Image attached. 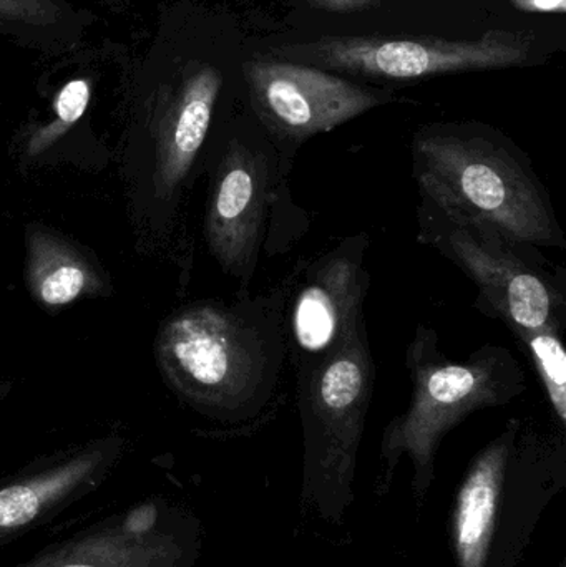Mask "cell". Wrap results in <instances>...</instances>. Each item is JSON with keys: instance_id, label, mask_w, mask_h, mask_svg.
<instances>
[{"instance_id": "obj_1", "label": "cell", "mask_w": 566, "mask_h": 567, "mask_svg": "<svg viewBox=\"0 0 566 567\" xmlns=\"http://www.w3.org/2000/svg\"><path fill=\"white\" fill-rule=\"evenodd\" d=\"M285 293L236 303L198 302L165 320L156 359L193 409L222 422L261 415L288 355Z\"/></svg>"}, {"instance_id": "obj_2", "label": "cell", "mask_w": 566, "mask_h": 567, "mask_svg": "<svg viewBox=\"0 0 566 567\" xmlns=\"http://www.w3.org/2000/svg\"><path fill=\"white\" fill-rule=\"evenodd\" d=\"M412 176L422 202L535 248L565 249L550 195L528 156L511 140L474 123L419 130Z\"/></svg>"}, {"instance_id": "obj_3", "label": "cell", "mask_w": 566, "mask_h": 567, "mask_svg": "<svg viewBox=\"0 0 566 567\" xmlns=\"http://www.w3.org/2000/svg\"><path fill=\"white\" fill-rule=\"evenodd\" d=\"M565 486L564 435H538L522 420H508L455 489L447 523L454 567H521L542 516Z\"/></svg>"}, {"instance_id": "obj_4", "label": "cell", "mask_w": 566, "mask_h": 567, "mask_svg": "<svg viewBox=\"0 0 566 567\" xmlns=\"http://www.w3.org/2000/svg\"><path fill=\"white\" fill-rule=\"evenodd\" d=\"M405 365L411 373V405L382 433L375 493L389 492L399 463L408 458L412 496L422 506L438 478L435 465L445 436L472 413L514 402L527 390V379L514 353L494 343L474 350L464 362L449 359L439 346V333L425 323L415 327Z\"/></svg>"}, {"instance_id": "obj_5", "label": "cell", "mask_w": 566, "mask_h": 567, "mask_svg": "<svg viewBox=\"0 0 566 567\" xmlns=\"http://www.w3.org/2000/svg\"><path fill=\"white\" fill-rule=\"evenodd\" d=\"M375 369L366 319L331 355L298 365L302 512L342 525L354 505L359 449Z\"/></svg>"}, {"instance_id": "obj_6", "label": "cell", "mask_w": 566, "mask_h": 567, "mask_svg": "<svg viewBox=\"0 0 566 567\" xmlns=\"http://www.w3.org/2000/svg\"><path fill=\"white\" fill-rule=\"evenodd\" d=\"M418 241L444 256L478 287L475 307L502 320L514 336L542 329L564 332L566 292L531 245L495 229L452 218L431 203L418 206Z\"/></svg>"}, {"instance_id": "obj_7", "label": "cell", "mask_w": 566, "mask_h": 567, "mask_svg": "<svg viewBox=\"0 0 566 567\" xmlns=\"http://www.w3.org/2000/svg\"><path fill=\"white\" fill-rule=\"evenodd\" d=\"M276 53L305 65H321L356 75L414 80L525 65L532 55V40L505 30H491L474 40L321 37L281 47Z\"/></svg>"}, {"instance_id": "obj_8", "label": "cell", "mask_w": 566, "mask_h": 567, "mask_svg": "<svg viewBox=\"0 0 566 567\" xmlns=\"http://www.w3.org/2000/svg\"><path fill=\"white\" fill-rule=\"evenodd\" d=\"M202 553L198 516L150 496L13 567H196Z\"/></svg>"}, {"instance_id": "obj_9", "label": "cell", "mask_w": 566, "mask_h": 567, "mask_svg": "<svg viewBox=\"0 0 566 567\" xmlns=\"http://www.w3.org/2000/svg\"><path fill=\"white\" fill-rule=\"evenodd\" d=\"M282 178L275 152L238 136L226 143L213 173L206 243L223 271L243 284L255 275L269 205Z\"/></svg>"}, {"instance_id": "obj_10", "label": "cell", "mask_w": 566, "mask_h": 567, "mask_svg": "<svg viewBox=\"0 0 566 567\" xmlns=\"http://www.w3.org/2000/svg\"><path fill=\"white\" fill-rule=\"evenodd\" d=\"M368 249L366 233L349 236L302 272L285 310L286 340L296 367L331 355L366 319Z\"/></svg>"}, {"instance_id": "obj_11", "label": "cell", "mask_w": 566, "mask_h": 567, "mask_svg": "<svg viewBox=\"0 0 566 567\" xmlns=\"http://www.w3.org/2000/svg\"><path fill=\"white\" fill-rule=\"evenodd\" d=\"M245 73L259 120L285 145H301L384 103L379 93L305 63L255 60Z\"/></svg>"}, {"instance_id": "obj_12", "label": "cell", "mask_w": 566, "mask_h": 567, "mask_svg": "<svg viewBox=\"0 0 566 567\" xmlns=\"http://www.w3.org/2000/svg\"><path fill=\"white\" fill-rule=\"evenodd\" d=\"M123 440H93L42 456L0 478V548L95 493L119 463Z\"/></svg>"}, {"instance_id": "obj_13", "label": "cell", "mask_w": 566, "mask_h": 567, "mask_svg": "<svg viewBox=\"0 0 566 567\" xmlns=\"http://www.w3.org/2000/svg\"><path fill=\"white\" fill-rule=\"evenodd\" d=\"M222 83L218 70L198 66L166 100L155 148V186L162 198H172L188 178L208 136Z\"/></svg>"}, {"instance_id": "obj_14", "label": "cell", "mask_w": 566, "mask_h": 567, "mask_svg": "<svg viewBox=\"0 0 566 567\" xmlns=\"http://www.w3.org/2000/svg\"><path fill=\"white\" fill-rule=\"evenodd\" d=\"M25 249L27 290L40 306L60 309L110 292V279L100 262L45 225L27 226Z\"/></svg>"}, {"instance_id": "obj_15", "label": "cell", "mask_w": 566, "mask_h": 567, "mask_svg": "<svg viewBox=\"0 0 566 567\" xmlns=\"http://www.w3.org/2000/svg\"><path fill=\"white\" fill-rule=\"evenodd\" d=\"M562 330L542 329L518 333L517 340L531 357L550 402L558 429H566V350Z\"/></svg>"}, {"instance_id": "obj_16", "label": "cell", "mask_w": 566, "mask_h": 567, "mask_svg": "<svg viewBox=\"0 0 566 567\" xmlns=\"http://www.w3.org/2000/svg\"><path fill=\"white\" fill-rule=\"evenodd\" d=\"M90 102V83L86 80H72L60 90L55 100V122L33 133L29 142V155H39L43 150L49 148L60 135L66 132L70 126L75 125Z\"/></svg>"}, {"instance_id": "obj_17", "label": "cell", "mask_w": 566, "mask_h": 567, "mask_svg": "<svg viewBox=\"0 0 566 567\" xmlns=\"http://www.w3.org/2000/svg\"><path fill=\"white\" fill-rule=\"evenodd\" d=\"M517 9L525 12L564 13L566 0H512Z\"/></svg>"}, {"instance_id": "obj_18", "label": "cell", "mask_w": 566, "mask_h": 567, "mask_svg": "<svg viewBox=\"0 0 566 567\" xmlns=\"http://www.w3.org/2000/svg\"><path fill=\"white\" fill-rule=\"evenodd\" d=\"M315 9L329 10V12H351L361 9L374 0H306Z\"/></svg>"}, {"instance_id": "obj_19", "label": "cell", "mask_w": 566, "mask_h": 567, "mask_svg": "<svg viewBox=\"0 0 566 567\" xmlns=\"http://www.w3.org/2000/svg\"><path fill=\"white\" fill-rule=\"evenodd\" d=\"M558 567H566V559H562L560 565Z\"/></svg>"}]
</instances>
